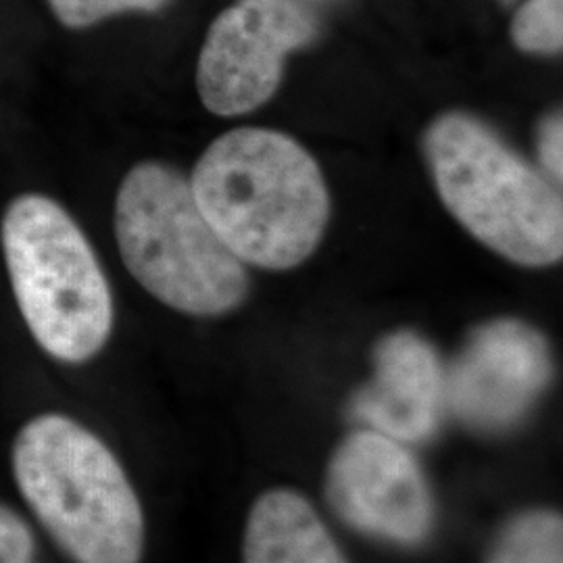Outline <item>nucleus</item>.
Segmentation results:
<instances>
[{
	"label": "nucleus",
	"instance_id": "14",
	"mask_svg": "<svg viewBox=\"0 0 563 563\" xmlns=\"http://www.w3.org/2000/svg\"><path fill=\"white\" fill-rule=\"evenodd\" d=\"M36 541L30 523L0 504V563H34Z\"/></svg>",
	"mask_w": 563,
	"mask_h": 563
},
{
	"label": "nucleus",
	"instance_id": "2",
	"mask_svg": "<svg viewBox=\"0 0 563 563\" xmlns=\"http://www.w3.org/2000/svg\"><path fill=\"white\" fill-rule=\"evenodd\" d=\"M11 465L23 501L71 562H141L146 528L139 495L92 430L42 413L18 432Z\"/></svg>",
	"mask_w": 563,
	"mask_h": 563
},
{
	"label": "nucleus",
	"instance_id": "9",
	"mask_svg": "<svg viewBox=\"0 0 563 563\" xmlns=\"http://www.w3.org/2000/svg\"><path fill=\"white\" fill-rule=\"evenodd\" d=\"M444 409V367L432 344L411 330L384 336L374 351V378L351 405L353 416L399 443H420L437 432Z\"/></svg>",
	"mask_w": 563,
	"mask_h": 563
},
{
	"label": "nucleus",
	"instance_id": "7",
	"mask_svg": "<svg viewBox=\"0 0 563 563\" xmlns=\"http://www.w3.org/2000/svg\"><path fill=\"white\" fill-rule=\"evenodd\" d=\"M325 495L360 532L393 543H420L434 522L430 486L411 451L376 430L353 432L334 451Z\"/></svg>",
	"mask_w": 563,
	"mask_h": 563
},
{
	"label": "nucleus",
	"instance_id": "10",
	"mask_svg": "<svg viewBox=\"0 0 563 563\" xmlns=\"http://www.w3.org/2000/svg\"><path fill=\"white\" fill-rule=\"evenodd\" d=\"M242 563H349L301 493L274 488L255 501L242 541Z\"/></svg>",
	"mask_w": 563,
	"mask_h": 563
},
{
	"label": "nucleus",
	"instance_id": "6",
	"mask_svg": "<svg viewBox=\"0 0 563 563\" xmlns=\"http://www.w3.org/2000/svg\"><path fill=\"white\" fill-rule=\"evenodd\" d=\"M320 21L305 0H239L211 23L197 65L202 104L246 115L269 101L288 53L318 38Z\"/></svg>",
	"mask_w": 563,
	"mask_h": 563
},
{
	"label": "nucleus",
	"instance_id": "12",
	"mask_svg": "<svg viewBox=\"0 0 563 563\" xmlns=\"http://www.w3.org/2000/svg\"><path fill=\"white\" fill-rule=\"evenodd\" d=\"M511 36L526 53L555 55L563 46V0H528L516 13Z\"/></svg>",
	"mask_w": 563,
	"mask_h": 563
},
{
	"label": "nucleus",
	"instance_id": "1",
	"mask_svg": "<svg viewBox=\"0 0 563 563\" xmlns=\"http://www.w3.org/2000/svg\"><path fill=\"white\" fill-rule=\"evenodd\" d=\"M188 181L205 220L242 263L290 269L322 241L330 216L322 172L282 132L239 128L223 134Z\"/></svg>",
	"mask_w": 563,
	"mask_h": 563
},
{
	"label": "nucleus",
	"instance_id": "5",
	"mask_svg": "<svg viewBox=\"0 0 563 563\" xmlns=\"http://www.w3.org/2000/svg\"><path fill=\"white\" fill-rule=\"evenodd\" d=\"M115 239L134 280L180 313L223 316L249 292L244 263L205 220L190 181L165 163H139L125 174Z\"/></svg>",
	"mask_w": 563,
	"mask_h": 563
},
{
	"label": "nucleus",
	"instance_id": "3",
	"mask_svg": "<svg viewBox=\"0 0 563 563\" xmlns=\"http://www.w3.org/2000/svg\"><path fill=\"white\" fill-rule=\"evenodd\" d=\"M444 207L509 262L544 267L563 255L562 192L484 121L446 113L423 136Z\"/></svg>",
	"mask_w": 563,
	"mask_h": 563
},
{
	"label": "nucleus",
	"instance_id": "15",
	"mask_svg": "<svg viewBox=\"0 0 563 563\" xmlns=\"http://www.w3.org/2000/svg\"><path fill=\"white\" fill-rule=\"evenodd\" d=\"M539 157L551 180L562 181L563 174V125L562 115H551L544 121L539 134Z\"/></svg>",
	"mask_w": 563,
	"mask_h": 563
},
{
	"label": "nucleus",
	"instance_id": "8",
	"mask_svg": "<svg viewBox=\"0 0 563 563\" xmlns=\"http://www.w3.org/2000/svg\"><path fill=\"white\" fill-rule=\"evenodd\" d=\"M551 374L539 330L518 320L484 323L444 372L446 409L474 430H505L528 413Z\"/></svg>",
	"mask_w": 563,
	"mask_h": 563
},
{
	"label": "nucleus",
	"instance_id": "13",
	"mask_svg": "<svg viewBox=\"0 0 563 563\" xmlns=\"http://www.w3.org/2000/svg\"><path fill=\"white\" fill-rule=\"evenodd\" d=\"M172 0H46L53 18L67 30H88L123 13H157Z\"/></svg>",
	"mask_w": 563,
	"mask_h": 563
},
{
	"label": "nucleus",
	"instance_id": "4",
	"mask_svg": "<svg viewBox=\"0 0 563 563\" xmlns=\"http://www.w3.org/2000/svg\"><path fill=\"white\" fill-rule=\"evenodd\" d=\"M0 246L21 318L55 362L97 357L113 330V297L99 257L60 202L25 192L4 207Z\"/></svg>",
	"mask_w": 563,
	"mask_h": 563
},
{
	"label": "nucleus",
	"instance_id": "11",
	"mask_svg": "<svg viewBox=\"0 0 563 563\" xmlns=\"http://www.w3.org/2000/svg\"><path fill=\"white\" fill-rule=\"evenodd\" d=\"M562 555V516L555 511H528L505 528L488 563H563Z\"/></svg>",
	"mask_w": 563,
	"mask_h": 563
}]
</instances>
